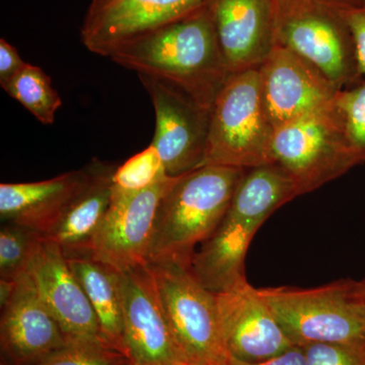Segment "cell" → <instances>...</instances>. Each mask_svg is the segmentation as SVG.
<instances>
[{"label":"cell","instance_id":"obj_4","mask_svg":"<svg viewBox=\"0 0 365 365\" xmlns=\"http://www.w3.org/2000/svg\"><path fill=\"white\" fill-rule=\"evenodd\" d=\"M259 67L230 74L210 111L204 165L250 170L274 163Z\"/></svg>","mask_w":365,"mask_h":365},{"label":"cell","instance_id":"obj_20","mask_svg":"<svg viewBox=\"0 0 365 365\" xmlns=\"http://www.w3.org/2000/svg\"><path fill=\"white\" fill-rule=\"evenodd\" d=\"M114 170L95 163L86 188L74 199L51 232L44 235L56 242L64 254L90 250L111 204Z\"/></svg>","mask_w":365,"mask_h":365},{"label":"cell","instance_id":"obj_12","mask_svg":"<svg viewBox=\"0 0 365 365\" xmlns=\"http://www.w3.org/2000/svg\"><path fill=\"white\" fill-rule=\"evenodd\" d=\"M26 272L69 341L106 343L90 300L56 242L38 235Z\"/></svg>","mask_w":365,"mask_h":365},{"label":"cell","instance_id":"obj_19","mask_svg":"<svg viewBox=\"0 0 365 365\" xmlns=\"http://www.w3.org/2000/svg\"><path fill=\"white\" fill-rule=\"evenodd\" d=\"M66 257L95 311L105 342L126 355L119 271L95 258L90 251Z\"/></svg>","mask_w":365,"mask_h":365},{"label":"cell","instance_id":"obj_34","mask_svg":"<svg viewBox=\"0 0 365 365\" xmlns=\"http://www.w3.org/2000/svg\"><path fill=\"white\" fill-rule=\"evenodd\" d=\"M173 365H201L194 364V362L187 361V360H180V361H177L176 364Z\"/></svg>","mask_w":365,"mask_h":365},{"label":"cell","instance_id":"obj_25","mask_svg":"<svg viewBox=\"0 0 365 365\" xmlns=\"http://www.w3.org/2000/svg\"><path fill=\"white\" fill-rule=\"evenodd\" d=\"M37 232L6 222L0 230V279L18 280L26 272Z\"/></svg>","mask_w":365,"mask_h":365},{"label":"cell","instance_id":"obj_18","mask_svg":"<svg viewBox=\"0 0 365 365\" xmlns=\"http://www.w3.org/2000/svg\"><path fill=\"white\" fill-rule=\"evenodd\" d=\"M259 228L225 215L215 232L192 257L189 267L192 275L215 294L246 282L245 257Z\"/></svg>","mask_w":365,"mask_h":365},{"label":"cell","instance_id":"obj_32","mask_svg":"<svg viewBox=\"0 0 365 365\" xmlns=\"http://www.w3.org/2000/svg\"><path fill=\"white\" fill-rule=\"evenodd\" d=\"M318 1L324 2V4L338 9H345L361 6L364 4L365 0H318Z\"/></svg>","mask_w":365,"mask_h":365},{"label":"cell","instance_id":"obj_10","mask_svg":"<svg viewBox=\"0 0 365 365\" xmlns=\"http://www.w3.org/2000/svg\"><path fill=\"white\" fill-rule=\"evenodd\" d=\"M210 0H91L81 37L86 49L110 57L127 43L197 13Z\"/></svg>","mask_w":365,"mask_h":365},{"label":"cell","instance_id":"obj_17","mask_svg":"<svg viewBox=\"0 0 365 365\" xmlns=\"http://www.w3.org/2000/svg\"><path fill=\"white\" fill-rule=\"evenodd\" d=\"M93 174V165L90 169L72 170L45 181L2 182L1 220L47 235L86 188Z\"/></svg>","mask_w":365,"mask_h":365},{"label":"cell","instance_id":"obj_33","mask_svg":"<svg viewBox=\"0 0 365 365\" xmlns=\"http://www.w3.org/2000/svg\"><path fill=\"white\" fill-rule=\"evenodd\" d=\"M356 288L360 297H361V299L364 300L365 304V279L361 281H356Z\"/></svg>","mask_w":365,"mask_h":365},{"label":"cell","instance_id":"obj_1","mask_svg":"<svg viewBox=\"0 0 365 365\" xmlns=\"http://www.w3.org/2000/svg\"><path fill=\"white\" fill-rule=\"evenodd\" d=\"M110 58L169 83L209 111L230 76L208 6L127 43Z\"/></svg>","mask_w":365,"mask_h":365},{"label":"cell","instance_id":"obj_29","mask_svg":"<svg viewBox=\"0 0 365 365\" xmlns=\"http://www.w3.org/2000/svg\"><path fill=\"white\" fill-rule=\"evenodd\" d=\"M26 66L18 50L6 39L0 40V86H4Z\"/></svg>","mask_w":365,"mask_h":365},{"label":"cell","instance_id":"obj_31","mask_svg":"<svg viewBox=\"0 0 365 365\" xmlns=\"http://www.w3.org/2000/svg\"><path fill=\"white\" fill-rule=\"evenodd\" d=\"M18 280L0 279V306L4 307L13 297Z\"/></svg>","mask_w":365,"mask_h":365},{"label":"cell","instance_id":"obj_7","mask_svg":"<svg viewBox=\"0 0 365 365\" xmlns=\"http://www.w3.org/2000/svg\"><path fill=\"white\" fill-rule=\"evenodd\" d=\"M329 107L274 130V163L292 178L299 195L319 189L356 165Z\"/></svg>","mask_w":365,"mask_h":365},{"label":"cell","instance_id":"obj_22","mask_svg":"<svg viewBox=\"0 0 365 365\" xmlns=\"http://www.w3.org/2000/svg\"><path fill=\"white\" fill-rule=\"evenodd\" d=\"M2 88L41 123H54L55 115L62 106L61 97L53 88L51 78L39 66L26 63Z\"/></svg>","mask_w":365,"mask_h":365},{"label":"cell","instance_id":"obj_9","mask_svg":"<svg viewBox=\"0 0 365 365\" xmlns=\"http://www.w3.org/2000/svg\"><path fill=\"white\" fill-rule=\"evenodd\" d=\"M180 177H167L134 193L112 190L111 204L91 242V254L118 271L148 264L158 207Z\"/></svg>","mask_w":365,"mask_h":365},{"label":"cell","instance_id":"obj_8","mask_svg":"<svg viewBox=\"0 0 365 365\" xmlns=\"http://www.w3.org/2000/svg\"><path fill=\"white\" fill-rule=\"evenodd\" d=\"M138 76L155 108V131L151 144L160 153L168 176H182L202 167L210 111L160 79Z\"/></svg>","mask_w":365,"mask_h":365},{"label":"cell","instance_id":"obj_28","mask_svg":"<svg viewBox=\"0 0 365 365\" xmlns=\"http://www.w3.org/2000/svg\"><path fill=\"white\" fill-rule=\"evenodd\" d=\"M349 26L356 49L360 79H365V2L361 6L339 9Z\"/></svg>","mask_w":365,"mask_h":365},{"label":"cell","instance_id":"obj_14","mask_svg":"<svg viewBox=\"0 0 365 365\" xmlns=\"http://www.w3.org/2000/svg\"><path fill=\"white\" fill-rule=\"evenodd\" d=\"M215 297L223 341L232 359L261 361L294 346L248 281Z\"/></svg>","mask_w":365,"mask_h":365},{"label":"cell","instance_id":"obj_6","mask_svg":"<svg viewBox=\"0 0 365 365\" xmlns=\"http://www.w3.org/2000/svg\"><path fill=\"white\" fill-rule=\"evenodd\" d=\"M276 45L313 64L339 90L361 81L352 34L336 7L318 0H277Z\"/></svg>","mask_w":365,"mask_h":365},{"label":"cell","instance_id":"obj_26","mask_svg":"<svg viewBox=\"0 0 365 365\" xmlns=\"http://www.w3.org/2000/svg\"><path fill=\"white\" fill-rule=\"evenodd\" d=\"M129 361L126 355L106 343L71 341L59 351L33 365H126Z\"/></svg>","mask_w":365,"mask_h":365},{"label":"cell","instance_id":"obj_27","mask_svg":"<svg viewBox=\"0 0 365 365\" xmlns=\"http://www.w3.org/2000/svg\"><path fill=\"white\" fill-rule=\"evenodd\" d=\"M304 348L306 365H365V347L311 344Z\"/></svg>","mask_w":365,"mask_h":365},{"label":"cell","instance_id":"obj_15","mask_svg":"<svg viewBox=\"0 0 365 365\" xmlns=\"http://www.w3.org/2000/svg\"><path fill=\"white\" fill-rule=\"evenodd\" d=\"M1 311L2 364H38L71 342L26 272L19 278L13 297Z\"/></svg>","mask_w":365,"mask_h":365},{"label":"cell","instance_id":"obj_30","mask_svg":"<svg viewBox=\"0 0 365 365\" xmlns=\"http://www.w3.org/2000/svg\"><path fill=\"white\" fill-rule=\"evenodd\" d=\"M230 365H306V352L304 347L294 345L277 356L261 361H242L232 357Z\"/></svg>","mask_w":365,"mask_h":365},{"label":"cell","instance_id":"obj_3","mask_svg":"<svg viewBox=\"0 0 365 365\" xmlns=\"http://www.w3.org/2000/svg\"><path fill=\"white\" fill-rule=\"evenodd\" d=\"M294 345L365 347V304L356 281L343 279L314 288H258Z\"/></svg>","mask_w":365,"mask_h":365},{"label":"cell","instance_id":"obj_23","mask_svg":"<svg viewBox=\"0 0 365 365\" xmlns=\"http://www.w3.org/2000/svg\"><path fill=\"white\" fill-rule=\"evenodd\" d=\"M329 110L353 160L364 163L365 79L338 91Z\"/></svg>","mask_w":365,"mask_h":365},{"label":"cell","instance_id":"obj_11","mask_svg":"<svg viewBox=\"0 0 365 365\" xmlns=\"http://www.w3.org/2000/svg\"><path fill=\"white\" fill-rule=\"evenodd\" d=\"M119 279L126 356L139 365H173L182 360L148 264L119 271Z\"/></svg>","mask_w":365,"mask_h":365},{"label":"cell","instance_id":"obj_24","mask_svg":"<svg viewBox=\"0 0 365 365\" xmlns=\"http://www.w3.org/2000/svg\"><path fill=\"white\" fill-rule=\"evenodd\" d=\"M165 165L157 148L150 144L118 167L112 175V190L120 193L143 191L165 179Z\"/></svg>","mask_w":365,"mask_h":365},{"label":"cell","instance_id":"obj_13","mask_svg":"<svg viewBox=\"0 0 365 365\" xmlns=\"http://www.w3.org/2000/svg\"><path fill=\"white\" fill-rule=\"evenodd\" d=\"M262 93L274 130L324 111L339 88L306 59L276 45L259 66Z\"/></svg>","mask_w":365,"mask_h":365},{"label":"cell","instance_id":"obj_35","mask_svg":"<svg viewBox=\"0 0 365 365\" xmlns=\"http://www.w3.org/2000/svg\"><path fill=\"white\" fill-rule=\"evenodd\" d=\"M126 365H139V364H134V362H132L130 360V361H129L128 364H127Z\"/></svg>","mask_w":365,"mask_h":365},{"label":"cell","instance_id":"obj_5","mask_svg":"<svg viewBox=\"0 0 365 365\" xmlns=\"http://www.w3.org/2000/svg\"><path fill=\"white\" fill-rule=\"evenodd\" d=\"M148 265L182 359L201 365H230L215 294L204 288L187 266L172 261Z\"/></svg>","mask_w":365,"mask_h":365},{"label":"cell","instance_id":"obj_21","mask_svg":"<svg viewBox=\"0 0 365 365\" xmlns=\"http://www.w3.org/2000/svg\"><path fill=\"white\" fill-rule=\"evenodd\" d=\"M297 196L292 178L277 163H268L246 170L227 215L261 227L274 211Z\"/></svg>","mask_w":365,"mask_h":365},{"label":"cell","instance_id":"obj_16","mask_svg":"<svg viewBox=\"0 0 365 365\" xmlns=\"http://www.w3.org/2000/svg\"><path fill=\"white\" fill-rule=\"evenodd\" d=\"M208 9L230 73L260 66L276 46L277 0H210Z\"/></svg>","mask_w":365,"mask_h":365},{"label":"cell","instance_id":"obj_2","mask_svg":"<svg viewBox=\"0 0 365 365\" xmlns=\"http://www.w3.org/2000/svg\"><path fill=\"white\" fill-rule=\"evenodd\" d=\"M246 170L204 165L180 177L158 207L148 263L172 261L190 267L197 245L227 215Z\"/></svg>","mask_w":365,"mask_h":365}]
</instances>
